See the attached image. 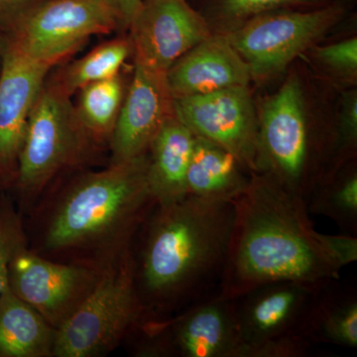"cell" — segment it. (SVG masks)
I'll return each instance as SVG.
<instances>
[{
  "instance_id": "cell-1",
  "label": "cell",
  "mask_w": 357,
  "mask_h": 357,
  "mask_svg": "<svg viewBox=\"0 0 357 357\" xmlns=\"http://www.w3.org/2000/svg\"><path fill=\"white\" fill-rule=\"evenodd\" d=\"M234 220L218 297L237 300L276 282L321 289L340 279V267L314 229L307 203L265 173L251 174L232 202Z\"/></svg>"
},
{
  "instance_id": "cell-2",
  "label": "cell",
  "mask_w": 357,
  "mask_h": 357,
  "mask_svg": "<svg viewBox=\"0 0 357 357\" xmlns=\"http://www.w3.org/2000/svg\"><path fill=\"white\" fill-rule=\"evenodd\" d=\"M154 208L139 264L135 263L141 303L169 307L202 297L222 275L234 220L232 202L188 195Z\"/></svg>"
},
{
  "instance_id": "cell-3",
  "label": "cell",
  "mask_w": 357,
  "mask_h": 357,
  "mask_svg": "<svg viewBox=\"0 0 357 357\" xmlns=\"http://www.w3.org/2000/svg\"><path fill=\"white\" fill-rule=\"evenodd\" d=\"M319 96L306 75L289 73L274 93L256 102L258 173L307 201L332 171L333 115H319Z\"/></svg>"
},
{
  "instance_id": "cell-4",
  "label": "cell",
  "mask_w": 357,
  "mask_h": 357,
  "mask_svg": "<svg viewBox=\"0 0 357 357\" xmlns=\"http://www.w3.org/2000/svg\"><path fill=\"white\" fill-rule=\"evenodd\" d=\"M148 153L77 181L52 215L50 251L126 245L156 206L147 178Z\"/></svg>"
},
{
  "instance_id": "cell-5",
  "label": "cell",
  "mask_w": 357,
  "mask_h": 357,
  "mask_svg": "<svg viewBox=\"0 0 357 357\" xmlns=\"http://www.w3.org/2000/svg\"><path fill=\"white\" fill-rule=\"evenodd\" d=\"M144 312L128 245L100 269L86 299L56 330L53 356L95 357L112 351Z\"/></svg>"
},
{
  "instance_id": "cell-6",
  "label": "cell",
  "mask_w": 357,
  "mask_h": 357,
  "mask_svg": "<svg viewBox=\"0 0 357 357\" xmlns=\"http://www.w3.org/2000/svg\"><path fill=\"white\" fill-rule=\"evenodd\" d=\"M349 9L337 2L317 8H283L256 16L225 35L262 86L273 81L344 22Z\"/></svg>"
},
{
  "instance_id": "cell-7",
  "label": "cell",
  "mask_w": 357,
  "mask_h": 357,
  "mask_svg": "<svg viewBox=\"0 0 357 357\" xmlns=\"http://www.w3.org/2000/svg\"><path fill=\"white\" fill-rule=\"evenodd\" d=\"M91 142L70 96L52 79L45 82L18 158V187L25 195L38 194L61 171L82 162Z\"/></svg>"
},
{
  "instance_id": "cell-8",
  "label": "cell",
  "mask_w": 357,
  "mask_h": 357,
  "mask_svg": "<svg viewBox=\"0 0 357 357\" xmlns=\"http://www.w3.org/2000/svg\"><path fill=\"white\" fill-rule=\"evenodd\" d=\"M319 291L306 284L276 282L234 300L238 357L306 356L312 345L305 323Z\"/></svg>"
},
{
  "instance_id": "cell-9",
  "label": "cell",
  "mask_w": 357,
  "mask_h": 357,
  "mask_svg": "<svg viewBox=\"0 0 357 357\" xmlns=\"http://www.w3.org/2000/svg\"><path fill=\"white\" fill-rule=\"evenodd\" d=\"M117 31L98 0H41L4 38L34 62L58 65L91 36Z\"/></svg>"
},
{
  "instance_id": "cell-10",
  "label": "cell",
  "mask_w": 357,
  "mask_h": 357,
  "mask_svg": "<svg viewBox=\"0 0 357 357\" xmlns=\"http://www.w3.org/2000/svg\"><path fill=\"white\" fill-rule=\"evenodd\" d=\"M174 107L195 136L225 148L251 173L257 172V112L251 86L177 98Z\"/></svg>"
},
{
  "instance_id": "cell-11",
  "label": "cell",
  "mask_w": 357,
  "mask_h": 357,
  "mask_svg": "<svg viewBox=\"0 0 357 357\" xmlns=\"http://www.w3.org/2000/svg\"><path fill=\"white\" fill-rule=\"evenodd\" d=\"M143 352L151 356L238 357L236 301L202 298L175 319L148 326Z\"/></svg>"
},
{
  "instance_id": "cell-12",
  "label": "cell",
  "mask_w": 357,
  "mask_h": 357,
  "mask_svg": "<svg viewBox=\"0 0 357 357\" xmlns=\"http://www.w3.org/2000/svg\"><path fill=\"white\" fill-rule=\"evenodd\" d=\"M100 272L89 265L49 261L25 245L9 265L8 285L57 330L95 287Z\"/></svg>"
},
{
  "instance_id": "cell-13",
  "label": "cell",
  "mask_w": 357,
  "mask_h": 357,
  "mask_svg": "<svg viewBox=\"0 0 357 357\" xmlns=\"http://www.w3.org/2000/svg\"><path fill=\"white\" fill-rule=\"evenodd\" d=\"M126 33L134 64L163 74L178 58L213 34L188 0H143Z\"/></svg>"
},
{
  "instance_id": "cell-14",
  "label": "cell",
  "mask_w": 357,
  "mask_h": 357,
  "mask_svg": "<svg viewBox=\"0 0 357 357\" xmlns=\"http://www.w3.org/2000/svg\"><path fill=\"white\" fill-rule=\"evenodd\" d=\"M51 66L34 62L4 37L0 44V181L15 180L30 114Z\"/></svg>"
},
{
  "instance_id": "cell-15",
  "label": "cell",
  "mask_w": 357,
  "mask_h": 357,
  "mask_svg": "<svg viewBox=\"0 0 357 357\" xmlns=\"http://www.w3.org/2000/svg\"><path fill=\"white\" fill-rule=\"evenodd\" d=\"M175 98L166 74L134 64V72L112 138V164L147 153L169 117L175 114Z\"/></svg>"
},
{
  "instance_id": "cell-16",
  "label": "cell",
  "mask_w": 357,
  "mask_h": 357,
  "mask_svg": "<svg viewBox=\"0 0 357 357\" xmlns=\"http://www.w3.org/2000/svg\"><path fill=\"white\" fill-rule=\"evenodd\" d=\"M166 77L174 98L252 84L248 65L229 40L215 33L178 58Z\"/></svg>"
},
{
  "instance_id": "cell-17",
  "label": "cell",
  "mask_w": 357,
  "mask_h": 357,
  "mask_svg": "<svg viewBox=\"0 0 357 357\" xmlns=\"http://www.w3.org/2000/svg\"><path fill=\"white\" fill-rule=\"evenodd\" d=\"M196 136L176 114L169 117L148 149L147 178L156 204L163 206L188 196V168Z\"/></svg>"
},
{
  "instance_id": "cell-18",
  "label": "cell",
  "mask_w": 357,
  "mask_h": 357,
  "mask_svg": "<svg viewBox=\"0 0 357 357\" xmlns=\"http://www.w3.org/2000/svg\"><path fill=\"white\" fill-rule=\"evenodd\" d=\"M251 174L227 149L196 136L185 180L187 192L197 198L234 202L248 189Z\"/></svg>"
},
{
  "instance_id": "cell-19",
  "label": "cell",
  "mask_w": 357,
  "mask_h": 357,
  "mask_svg": "<svg viewBox=\"0 0 357 357\" xmlns=\"http://www.w3.org/2000/svg\"><path fill=\"white\" fill-rule=\"evenodd\" d=\"M56 328L9 285L0 297V357L53 356Z\"/></svg>"
},
{
  "instance_id": "cell-20",
  "label": "cell",
  "mask_w": 357,
  "mask_h": 357,
  "mask_svg": "<svg viewBox=\"0 0 357 357\" xmlns=\"http://www.w3.org/2000/svg\"><path fill=\"white\" fill-rule=\"evenodd\" d=\"M338 280L314 296L305 323V335L312 345L357 347V295L354 289L340 287Z\"/></svg>"
},
{
  "instance_id": "cell-21",
  "label": "cell",
  "mask_w": 357,
  "mask_h": 357,
  "mask_svg": "<svg viewBox=\"0 0 357 357\" xmlns=\"http://www.w3.org/2000/svg\"><path fill=\"white\" fill-rule=\"evenodd\" d=\"M128 86L124 77L119 74L79 89L75 107L77 119L93 142L112 138Z\"/></svg>"
},
{
  "instance_id": "cell-22",
  "label": "cell",
  "mask_w": 357,
  "mask_h": 357,
  "mask_svg": "<svg viewBox=\"0 0 357 357\" xmlns=\"http://www.w3.org/2000/svg\"><path fill=\"white\" fill-rule=\"evenodd\" d=\"M309 213L332 220L344 234H357V162H349L317 185L307 201Z\"/></svg>"
},
{
  "instance_id": "cell-23",
  "label": "cell",
  "mask_w": 357,
  "mask_h": 357,
  "mask_svg": "<svg viewBox=\"0 0 357 357\" xmlns=\"http://www.w3.org/2000/svg\"><path fill=\"white\" fill-rule=\"evenodd\" d=\"M132 56L128 36H121L98 45L79 60L63 68L52 79L59 88L72 96L84 86L121 74L124 63Z\"/></svg>"
},
{
  "instance_id": "cell-24",
  "label": "cell",
  "mask_w": 357,
  "mask_h": 357,
  "mask_svg": "<svg viewBox=\"0 0 357 357\" xmlns=\"http://www.w3.org/2000/svg\"><path fill=\"white\" fill-rule=\"evenodd\" d=\"M331 0H197L195 9L203 16L211 31L227 35L256 16L283 8H317Z\"/></svg>"
},
{
  "instance_id": "cell-25",
  "label": "cell",
  "mask_w": 357,
  "mask_h": 357,
  "mask_svg": "<svg viewBox=\"0 0 357 357\" xmlns=\"http://www.w3.org/2000/svg\"><path fill=\"white\" fill-rule=\"evenodd\" d=\"M305 58L319 82L335 89L354 88L357 84V37H347L333 43H319L307 50Z\"/></svg>"
},
{
  "instance_id": "cell-26",
  "label": "cell",
  "mask_w": 357,
  "mask_h": 357,
  "mask_svg": "<svg viewBox=\"0 0 357 357\" xmlns=\"http://www.w3.org/2000/svg\"><path fill=\"white\" fill-rule=\"evenodd\" d=\"M333 158L330 176L357 157V89L340 91L333 112Z\"/></svg>"
},
{
  "instance_id": "cell-27",
  "label": "cell",
  "mask_w": 357,
  "mask_h": 357,
  "mask_svg": "<svg viewBox=\"0 0 357 357\" xmlns=\"http://www.w3.org/2000/svg\"><path fill=\"white\" fill-rule=\"evenodd\" d=\"M26 245L20 218L8 206L0 204V297L8 286L9 265L14 255Z\"/></svg>"
},
{
  "instance_id": "cell-28",
  "label": "cell",
  "mask_w": 357,
  "mask_h": 357,
  "mask_svg": "<svg viewBox=\"0 0 357 357\" xmlns=\"http://www.w3.org/2000/svg\"><path fill=\"white\" fill-rule=\"evenodd\" d=\"M41 0H0V33L9 34Z\"/></svg>"
},
{
  "instance_id": "cell-29",
  "label": "cell",
  "mask_w": 357,
  "mask_h": 357,
  "mask_svg": "<svg viewBox=\"0 0 357 357\" xmlns=\"http://www.w3.org/2000/svg\"><path fill=\"white\" fill-rule=\"evenodd\" d=\"M324 241L340 269L357 260L356 236L323 234Z\"/></svg>"
},
{
  "instance_id": "cell-30",
  "label": "cell",
  "mask_w": 357,
  "mask_h": 357,
  "mask_svg": "<svg viewBox=\"0 0 357 357\" xmlns=\"http://www.w3.org/2000/svg\"><path fill=\"white\" fill-rule=\"evenodd\" d=\"M110 14L116 24L117 32H128L134 16L143 0H98Z\"/></svg>"
},
{
  "instance_id": "cell-31",
  "label": "cell",
  "mask_w": 357,
  "mask_h": 357,
  "mask_svg": "<svg viewBox=\"0 0 357 357\" xmlns=\"http://www.w3.org/2000/svg\"><path fill=\"white\" fill-rule=\"evenodd\" d=\"M332 2H337V3L342 4L344 7H347V9H349V7L354 6V2L356 0H331Z\"/></svg>"
},
{
  "instance_id": "cell-32",
  "label": "cell",
  "mask_w": 357,
  "mask_h": 357,
  "mask_svg": "<svg viewBox=\"0 0 357 357\" xmlns=\"http://www.w3.org/2000/svg\"><path fill=\"white\" fill-rule=\"evenodd\" d=\"M0 44H1V40H0Z\"/></svg>"
}]
</instances>
